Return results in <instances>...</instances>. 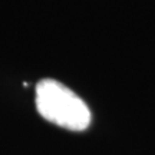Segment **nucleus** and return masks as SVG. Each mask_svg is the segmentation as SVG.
I'll use <instances>...</instances> for the list:
<instances>
[{
  "mask_svg": "<svg viewBox=\"0 0 155 155\" xmlns=\"http://www.w3.org/2000/svg\"><path fill=\"white\" fill-rule=\"evenodd\" d=\"M36 108L46 121L71 131L86 129L92 118L88 105L55 79H42L36 85Z\"/></svg>",
  "mask_w": 155,
  "mask_h": 155,
  "instance_id": "nucleus-1",
  "label": "nucleus"
}]
</instances>
